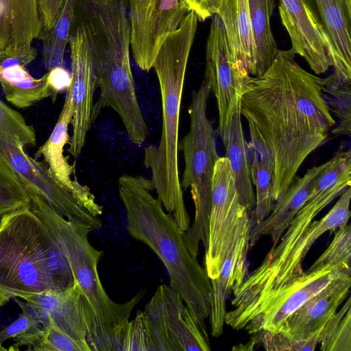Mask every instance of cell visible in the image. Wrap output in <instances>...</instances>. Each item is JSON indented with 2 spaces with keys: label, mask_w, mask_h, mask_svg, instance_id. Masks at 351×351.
I'll return each mask as SVG.
<instances>
[{
  "label": "cell",
  "mask_w": 351,
  "mask_h": 351,
  "mask_svg": "<svg viewBox=\"0 0 351 351\" xmlns=\"http://www.w3.org/2000/svg\"><path fill=\"white\" fill-rule=\"evenodd\" d=\"M295 56L278 49L263 75L249 77L241 98V114L257 130L271 157L274 202L336 125L323 97L322 79L301 67Z\"/></svg>",
  "instance_id": "obj_1"
},
{
  "label": "cell",
  "mask_w": 351,
  "mask_h": 351,
  "mask_svg": "<svg viewBox=\"0 0 351 351\" xmlns=\"http://www.w3.org/2000/svg\"><path fill=\"white\" fill-rule=\"evenodd\" d=\"M150 180L123 175L118 190L126 211V227L134 239L147 245L162 261L169 286L202 322L209 316L212 286L207 273L185 245L183 232L152 191Z\"/></svg>",
  "instance_id": "obj_2"
},
{
  "label": "cell",
  "mask_w": 351,
  "mask_h": 351,
  "mask_svg": "<svg viewBox=\"0 0 351 351\" xmlns=\"http://www.w3.org/2000/svg\"><path fill=\"white\" fill-rule=\"evenodd\" d=\"M198 19L191 10L176 30L163 42L153 67L159 82L162 101V132L157 145L145 148L144 164L164 208L182 232L190 226L178 165L179 124L185 74L196 34Z\"/></svg>",
  "instance_id": "obj_3"
},
{
  "label": "cell",
  "mask_w": 351,
  "mask_h": 351,
  "mask_svg": "<svg viewBox=\"0 0 351 351\" xmlns=\"http://www.w3.org/2000/svg\"><path fill=\"white\" fill-rule=\"evenodd\" d=\"M74 283L62 248L30 205L0 217V307Z\"/></svg>",
  "instance_id": "obj_4"
},
{
  "label": "cell",
  "mask_w": 351,
  "mask_h": 351,
  "mask_svg": "<svg viewBox=\"0 0 351 351\" xmlns=\"http://www.w3.org/2000/svg\"><path fill=\"white\" fill-rule=\"evenodd\" d=\"M30 208L57 240L93 311L96 326V351L122 350L131 313L143 297L139 291L128 301L117 303L105 291L98 273L102 251L88 241L92 230L58 215L38 195L28 193Z\"/></svg>",
  "instance_id": "obj_5"
},
{
  "label": "cell",
  "mask_w": 351,
  "mask_h": 351,
  "mask_svg": "<svg viewBox=\"0 0 351 351\" xmlns=\"http://www.w3.org/2000/svg\"><path fill=\"white\" fill-rule=\"evenodd\" d=\"M36 144L34 127L0 99V156L19 176L27 192L38 195L58 215L92 231L100 229L101 215L57 181L47 165L28 155L25 145Z\"/></svg>",
  "instance_id": "obj_6"
},
{
  "label": "cell",
  "mask_w": 351,
  "mask_h": 351,
  "mask_svg": "<svg viewBox=\"0 0 351 351\" xmlns=\"http://www.w3.org/2000/svg\"><path fill=\"white\" fill-rule=\"evenodd\" d=\"M210 90L203 80L191 95L189 107V130L179 143L184 169L180 185L190 189L195 206V217L183 232L184 241L191 254L197 258L199 245L208 243L212 180L215 163L220 157L217 151L216 132L207 116Z\"/></svg>",
  "instance_id": "obj_7"
},
{
  "label": "cell",
  "mask_w": 351,
  "mask_h": 351,
  "mask_svg": "<svg viewBox=\"0 0 351 351\" xmlns=\"http://www.w3.org/2000/svg\"><path fill=\"white\" fill-rule=\"evenodd\" d=\"M136 315L143 328L147 351L210 350L204 323L169 285H160Z\"/></svg>",
  "instance_id": "obj_8"
},
{
  "label": "cell",
  "mask_w": 351,
  "mask_h": 351,
  "mask_svg": "<svg viewBox=\"0 0 351 351\" xmlns=\"http://www.w3.org/2000/svg\"><path fill=\"white\" fill-rule=\"evenodd\" d=\"M250 220V213L241 204L230 164L226 156L217 160L212 180L205 270L210 280L217 277L235 239Z\"/></svg>",
  "instance_id": "obj_9"
},
{
  "label": "cell",
  "mask_w": 351,
  "mask_h": 351,
  "mask_svg": "<svg viewBox=\"0 0 351 351\" xmlns=\"http://www.w3.org/2000/svg\"><path fill=\"white\" fill-rule=\"evenodd\" d=\"M346 274H351V271L337 265L304 271L298 278L264 298L235 330H245L253 335L260 331L281 332L293 313L332 281Z\"/></svg>",
  "instance_id": "obj_10"
},
{
  "label": "cell",
  "mask_w": 351,
  "mask_h": 351,
  "mask_svg": "<svg viewBox=\"0 0 351 351\" xmlns=\"http://www.w3.org/2000/svg\"><path fill=\"white\" fill-rule=\"evenodd\" d=\"M250 77L234 59L222 22L219 16L215 14L206 41L204 81L216 98L219 113L218 132L222 141L226 136Z\"/></svg>",
  "instance_id": "obj_11"
},
{
  "label": "cell",
  "mask_w": 351,
  "mask_h": 351,
  "mask_svg": "<svg viewBox=\"0 0 351 351\" xmlns=\"http://www.w3.org/2000/svg\"><path fill=\"white\" fill-rule=\"evenodd\" d=\"M130 48L136 65L149 71L167 37L190 11L181 0H128Z\"/></svg>",
  "instance_id": "obj_12"
},
{
  "label": "cell",
  "mask_w": 351,
  "mask_h": 351,
  "mask_svg": "<svg viewBox=\"0 0 351 351\" xmlns=\"http://www.w3.org/2000/svg\"><path fill=\"white\" fill-rule=\"evenodd\" d=\"M73 23L69 45L71 66V90L73 114L72 135L69 152L75 158L81 154L87 134L93 124V98L97 87V76L86 27L79 18Z\"/></svg>",
  "instance_id": "obj_13"
},
{
  "label": "cell",
  "mask_w": 351,
  "mask_h": 351,
  "mask_svg": "<svg viewBox=\"0 0 351 351\" xmlns=\"http://www.w3.org/2000/svg\"><path fill=\"white\" fill-rule=\"evenodd\" d=\"M32 308L41 325L51 318L61 329L96 351V326L93 311L75 281L62 291H47L25 296L23 299Z\"/></svg>",
  "instance_id": "obj_14"
},
{
  "label": "cell",
  "mask_w": 351,
  "mask_h": 351,
  "mask_svg": "<svg viewBox=\"0 0 351 351\" xmlns=\"http://www.w3.org/2000/svg\"><path fill=\"white\" fill-rule=\"evenodd\" d=\"M38 0H0V65L27 66L36 58L40 38Z\"/></svg>",
  "instance_id": "obj_15"
},
{
  "label": "cell",
  "mask_w": 351,
  "mask_h": 351,
  "mask_svg": "<svg viewBox=\"0 0 351 351\" xmlns=\"http://www.w3.org/2000/svg\"><path fill=\"white\" fill-rule=\"evenodd\" d=\"M278 1L281 22L291 42V50L302 57L316 74L326 73L333 66L332 43L306 1Z\"/></svg>",
  "instance_id": "obj_16"
},
{
  "label": "cell",
  "mask_w": 351,
  "mask_h": 351,
  "mask_svg": "<svg viewBox=\"0 0 351 351\" xmlns=\"http://www.w3.org/2000/svg\"><path fill=\"white\" fill-rule=\"evenodd\" d=\"M73 114V96L69 87L56 125L46 142L37 149L34 158L38 159L43 156L48 169L57 181L89 208L102 215V207L97 202L90 188L80 184L76 178L73 179L75 174L74 166L70 165L67 158L64 156V147L70 141L68 130Z\"/></svg>",
  "instance_id": "obj_17"
},
{
  "label": "cell",
  "mask_w": 351,
  "mask_h": 351,
  "mask_svg": "<svg viewBox=\"0 0 351 351\" xmlns=\"http://www.w3.org/2000/svg\"><path fill=\"white\" fill-rule=\"evenodd\" d=\"M350 286L351 274L332 281L287 318L281 332L295 341L321 334L324 326L346 300Z\"/></svg>",
  "instance_id": "obj_18"
},
{
  "label": "cell",
  "mask_w": 351,
  "mask_h": 351,
  "mask_svg": "<svg viewBox=\"0 0 351 351\" xmlns=\"http://www.w3.org/2000/svg\"><path fill=\"white\" fill-rule=\"evenodd\" d=\"M350 197L351 188L349 186L341 193L339 200L324 217L311 223L307 232L284 261L256 305L271 293L287 286L303 274V260L315 241L326 232L335 230L348 223L351 214L349 209ZM247 315L239 322L234 329Z\"/></svg>",
  "instance_id": "obj_19"
},
{
  "label": "cell",
  "mask_w": 351,
  "mask_h": 351,
  "mask_svg": "<svg viewBox=\"0 0 351 351\" xmlns=\"http://www.w3.org/2000/svg\"><path fill=\"white\" fill-rule=\"evenodd\" d=\"M251 228V222L243 228L229 249L217 277L210 280L212 294L208 317L211 335L215 337L223 333L228 297L247 276V256L250 249Z\"/></svg>",
  "instance_id": "obj_20"
},
{
  "label": "cell",
  "mask_w": 351,
  "mask_h": 351,
  "mask_svg": "<svg viewBox=\"0 0 351 351\" xmlns=\"http://www.w3.org/2000/svg\"><path fill=\"white\" fill-rule=\"evenodd\" d=\"M332 41L334 72L351 80V0H305Z\"/></svg>",
  "instance_id": "obj_21"
},
{
  "label": "cell",
  "mask_w": 351,
  "mask_h": 351,
  "mask_svg": "<svg viewBox=\"0 0 351 351\" xmlns=\"http://www.w3.org/2000/svg\"><path fill=\"white\" fill-rule=\"evenodd\" d=\"M326 163V162L309 169L276 202L269 215L262 221L252 226L250 247L254 246L263 235L270 236L273 243L271 247L278 244L289 223L305 204L315 178Z\"/></svg>",
  "instance_id": "obj_22"
},
{
  "label": "cell",
  "mask_w": 351,
  "mask_h": 351,
  "mask_svg": "<svg viewBox=\"0 0 351 351\" xmlns=\"http://www.w3.org/2000/svg\"><path fill=\"white\" fill-rule=\"evenodd\" d=\"M216 14L222 22L234 59L242 70L256 77V50L248 0H220Z\"/></svg>",
  "instance_id": "obj_23"
},
{
  "label": "cell",
  "mask_w": 351,
  "mask_h": 351,
  "mask_svg": "<svg viewBox=\"0 0 351 351\" xmlns=\"http://www.w3.org/2000/svg\"><path fill=\"white\" fill-rule=\"evenodd\" d=\"M241 100L238 102L226 138L222 141L239 199L250 213L256 204L251 173L249 144L245 141L241 123Z\"/></svg>",
  "instance_id": "obj_24"
},
{
  "label": "cell",
  "mask_w": 351,
  "mask_h": 351,
  "mask_svg": "<svg viewBox=\"0 0 351 351\" xmlns=\"http://www.w3.org/2000/svg\"><path fill=\"white\" fill-rule=\"evenodd\" d=\"M250 136V153L252 154L251 173L256 189V204L250 217L252 226L264 220L273 208V163L270 154L258 132L248 124Z\"/></svg>",
  "instance_id": "obj_25"
},
{
  "label": "cell",
  "mask_w": 351,
  "mask_h": 351,
  "mask_svg": "<svg viewBox=\"0 0 351 351\" xmlns=\"http://www.w3.org/2000/svg\"><path fill=\"white\" fill-rule=\"evenodd\" d=\"M0 84L6 100L18 108H29L51 96L46 74L35 78L17 63L0 66Z\"/></svg>",
  "instance_id": "obj_26"
},
{
  "label": "cell",
  "mask_w": 351,
  "mask_h": 351,
  "mask_svg": "<svg viewBox=\"0 0 351 351\" xmlns=\"http://www.w3.org/2000/svg\"><path fill=\"white\" fill-rule=\"evenodd\" d=\"M276 0H248L251 28L254 41L256 76L263 75L278 51L271 29V16Z\"/></svg>",
  "instance_id": "obj_27"
},
{
  "label": "cell",
  "mask_w": 351,
  "mask_h": 351,
  "mask_svg": "<svg viewBox=\"0 0 351 351\" xmlns=\"http://www.w3.org/2000/svg\"><path fill=\"white\" fill-rule=\"evenodd\" d=\"M8 350L27 347L36 351H90L88 348L58 327L48 318L40 327L13 338Z\"/></svg>",
  "instance_id": "obj_28"
},
{
  "label": "cell",
  "mask_w": 351,
  "mask_h": 351,
  "mask_svg": "<svg viewBox=\"0 0 351 351\" xmlns=\"http://www.w3.org/2000/svg\"><path fill=\"white\" fill-rule=\"evenodd\" d=\"M77 0H64L52 28L40 36L43 64L47 71L64 67V56L73 25Z\"/></svg>",
  "instance_id": "obj_29"
},
{
  "label": "cell",
  "mask_w": 351,
  "mask_h": 351,
  "mask_svg": "<svg viewBox=\"0 0 351 351\" xmlns=\"http://www.w3.org/2000/svg\"><path fill=\"white\" fill-rule=\"evenodd\" d=\"M322 94L330 112L338 119L332 133L350 136L351 80L333 72L322 79Z\"/></svg>",
  "instance_id": "obj_30"
},
{
  "label": "cell",
  "mask_w": 351,
  "mask_h": 351,
  "mask_svg": "<svg viewBox=\"0 0 351 351\" xmlns=\"http://www.w3.org/2000/svg\"><path fill=\"white\" fill-rule=\"evenodd\" d=\"M323 351H351V302L349 297L324 326L319 337Z\"/></svg>",
  "instance_id": "obj_31"
},
{
  "label": "cell",
  "mask_w": 351,
  "mask_h": 351,
  "mask_svg": "<svg viewBox=\"0 0 351 351\" xmlns=\"http://www.w3.org/2000/svg\"><path fill=\"white\" fill-rule=\"evenodd\" d=\"M29 205V195L21 180L0 156V217Z\"/></svg>",
  "instance_id": "obj_32"
},
{
  "label": "cell",
  "mask_w": 351,
  "mask_h": 351,
  "mask_svg": "<svg viewBox=\"0 0 351 351\" xmlns=\"http://www.w3.org/2000/svg\"><path fill=\"white\" fill-rule=\"evenodd\" d=\"M351 227L344 224L337 228L328 247L308 268V271L326 266L337 265L350 270Z\"/></svg>",
  "instance_id": "obj_33"
},
{
  "label": "cell",
  "mask_w": 351,
  "mask_h": 351,
  "mask_svg": "<svg viewBox=\"0 0 351 351\" xmlns=\"http://www.w3.org/2000/svg\"><path fill=\"white\" fill-rule=\"evenodd\" d=\"M254 335L255 339L259 341L266 350H314L318 343L319 335L300 341H295L281 332H272L260 331Z\"/></svg>",
  "instance_id": "obj_34"
},
{
  "label": "cell",
  "mask_w": 351,
  "mask_h": 351,
  "mask_svg": "<svg viewBox=\"0 0 351 351\" xmlns=\"http://www.w3.org/2000/svg\"><path fill=\"white\" fill-rule=\"evenodd\" d=\"M14 300L21 308L22 313L14 322L0 330V351L7 350L3 347V343L8 339L15 338L41 326L39 319L25 302L19 298Z\"/></svg>",
  "instance_id": "obj_35"
},
{
  "label": "cell",
  "mask_w": 351,
  "mask_h": 351,
  "mask_svg": "<svg viewBox=\"0 0 351 351\" xmlns=\"http://www.w3.org/2000/svg\"><path fill=\"white\" fill-rule=\"evenodd\" d=\"M46 74L47 82L49 86L53 101L56 95L67 90L71 84V75L64 67H55L48 71Z\"/></svg>",
  "instance_id": "obj_36"
},
{
  "label": "cell",
  "mask_w": 351,
  "mask_h": 351,
  "mask_svg": "<svg viewBox=\"0 0 351 351\" xmlns=\"http://www.w3.org/2000/svg\"><path fill=\"white\" fill-rule=\"evenodd\" d=\"M64 1L38 0V10L41 24L40 36L52 28Z\"/></svg>",
  "instance_id": "obj_37"
},
{
  "label": "cell",
  "mask_w": 351,
  "mask_h": 351,
  "mask_svg": "<svg viewBox=\"0 0 351 351\" xmlns=\"http://www.w3.org/2000/svg\"><path fill=\"white\" fill-rule=\"evenodd\" d=\"M191 11H193L198 21H204L217 14L220 0H181Z\"/></svg>",
  "instance_id": "obj_38"
},
{
  "label": "cell",
  "mask_w": 351,
  "mask_h": 351,
  "mask_svg": "<svg viewBox=\"0 0 351 351\" xmlns=\"http://www.w3.org/2000/svg\"><path fill=\"white\" fill-rule=\"evenodd\" d=\"M257 343V341L255 337L247 343H240L238 345H235L232 348V350H239V351H246V350H253L255 345Z\"/></svg>",
  "instance_id": "obj_39"
},
{
  "label": "cell",
  "mask_w": 351,
  "mask_h": 351,
  "mask_svg": "<svg viewBox=\"0 0 351 351\" xmlns=\"http://www.w3.org/2000/svg\"><path fill=\"white\" fill-rule=\"evenodd\" d=\"M0 66H1V65H0Z\"/></svg>",
  "instance_id": "obj_40"
}]
</instances>
